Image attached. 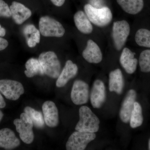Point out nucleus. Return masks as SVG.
I'll return each instance as SVG.
<instances>
[{"label":"nucleus","instance_id":"1","mask_svg":"<svg viewBox=\"0 0 150 150\" xmlns=\"http://www.w3.org/2000/svg\"><path fill=\"white\" fill-rule=\"evenodd\" d=\"M79 121L75 127L76 131L92 133L98 131L100 121L89 108L81 106L79 110Z\"/></svg>","mask_w":150,"mask_h":150},{"label":"nucleus","instance_id":"2","mask_svg":"<svg viewBox=\"0 0 150 150\" xmlns=\"http://www.w3.org/2000/svg\"><path fill=\"white\" fill-rule=\"evenodd\" d=\"M84 9L91 23L98 27L107 26L112 21V12L107 7L98 8L90 4H87L84 6Z\"/></svg>","mask_w":150,"mask_h":150},{"label":"nucleus","instance_id":"3","mask_svg":"<svg viewBox=\"0 0 150 150\" xmlns=\"http://www.w3.org/2000/svg\"><path fill=\"white\" fill-rule=\"evenodd\" d=\"M38 60L43 68L44 74L53 79H57L61 71V64L55 52L49 51L41 53Z\"/></svg>","mask_w":150,"mask_h":150},{"label":"nucleus","instance_id":"4","mask_svg":"<svg viewBox=\"0 0 150 150\" xmlns=\"http://www.w3.org/2000/svg\"><path fill=\"white\" fill-rule=\"evenodd\" d=\"M39 29L40 34L45 37H62L65 33V28L61 23L48 16L40 18Z\"/></svg>","mask_w":150,"mask_h":150},{"label":"nucleus","instance_id":"5","mask_svg":"<svg viewBox=\"0 0 150 150\" xmlns=\"http://www.w3.org/2000/svg\"><path fill=\"white\" fill-rule=\"evenodd\" d=\"M13 123L22 141L27 144H31L34 140L33 124L29 116L25 112L22 113L20 118L15 119Z\"/></svg>","mask_w":150,"mask_h":150},{"label":"nucleus","instance_id":"6","mask_svg":"<svg viewBox=\"0 0 150 150\" xmlns=\"http://www.w3.org/2000/svg\"><path fill=\"white\" fill-rule=\"evenodd\" d=\"M130 26L126 20L114 22L112 25V36L115 49L120 51L123 48L130 33Z\"/></svg>","mask_w":150,"mask_h":150},{"label":"nucleus","instance_id":"7","mask_svg":"<svg viewBox=\"0 0 150 150\" xmlns=\"http://www.w3.org/2000/svg\"><path fill=\"white\" fill-rule=\"evenodd\" d=\"M96 138L95 133L77 131L70 136L66 144L67 150H83Z\"/></svg>","mask_w":150,"mask_h":150},{"label":"nucleus","instance_id":"8","mask_svg":"<svg viewBox=\"0 0 150 150\" xmlns=\"http://www.w3.org/2000/svg\"><path fill=\"white\" fill-rule=\"evenodd\" d=\"M0 92L7 99L16 100L24 93L23 86L17 81L8 79L0 80Z\"/></svg>","mask_w":150,"mask_h":150},{"label":"nucleus","instance_id":"9","mask_svg":"<svg viewBox=\"0 0 150 150\" xmlns=\"http://www.w3.org/2000/svg\"><path fill=\"white\" fill-rule=\"evenodd\" d=\"M71 97L73 103L76 105L86 103L89 98L88 85L81 80L75 81L72 88Z\"/></svg>","mask_w":150,"mask_h":150},{"label":"nucleus","instance_id":"10","mask_svg":"<svg viewBox=\"0 0 150 150\" xmlns=\"http://www.w3.org/2000/svg\"><path fill=\"white\" fill-rule=\"evenodd\" d=\"M136 98L137 93L134 90H130L126 94L119 112L120 119L123 123H127L130 121Z\"/></svg>","mask_w":150,"mask_h":150},{"label":"nucleus","instance_id":"11","mask_svg":"<svg viewBox=\"0 0 150 150\" xmlns=\"http://www.w3.org/2000/svg\"><path fill=\"white\" fill-rule=\"evenodd\" d=\"M105 86L100 80H96L93 85L90 95L91 102L94 108H99L102 106L106 100Z\"/></svg>","mask_w":150,"mask_h":150},{"label":"nucleus","instance_id":"12","mask_svg":"<svg viewBox=\"0 0 150 150\" xmlns=\"http://www.w3.org/2000/svg\"><path fill=\"white\" fill-rule=\"evenodd\" d=\"M43 117L46 125L48 127L54 128L59 123V115L58 108L54 102L46 101L42 105Z\"/></svg>","mask_w":150,"mask_h":150},{"label":"nucleus","instance_id":"13","mask_svg":"<svg viewBox=\"0 0 150 150\" xmlns=\"http://www.w3.org/2000/svg\"><path fill=\"white\" fill-rule=\"evenodd\" d=\"M83 57L86 61L92 64H98L103 59V54L100 48L95 41L89 39L83 51Z\"/></svg>","mask_w":150,"mask_h":150},{"label":"nucleus","instance_id":"14","mask_svg":"<svg viewBox=\"0 0 150 150\" xmlns=\"http://www.w3.org/2000/svg\"><path fill=\"white\" fill-rule=\"evenodd\" d=\"M10 8L14 21L18 25L22 24L32 15L31 11L20 3L13 2Z\"/></svg>","mask_w":150,"mask_h":150},{"label":"nucleus","instance_id":"15","mask_svg":"<svg viewBox=\"0 0 150 150\" xmlns=\"http://www.w3.org/2000/svg\"><path fill=\"white\" fill-rule=\"evenodd\" d=\"M20 145V141L13 131L8 128L0 130V148L12 150Z\"/></svg>","mask_w":150,"mask_h":150},{"label":"nucleus","instance_id":"16","mask_svg":"<svg viewBox=\"0 0 150 150\" xmlns=\"http://www.w3.org/2000/svg\"><path fill=\"white\" fill-rule=\"evenodd\" d=\"M78 67L71 60L66 62L64 69L57 78L56 86L58 88L64 86L71 79L74 77L77 74Z\"/></svg>","mask_w":150,"mask_h":150},{"label":"nucleus","instance_id":"17","mask_svg":"<svg viewBox=\"0 0 150 150\" xmlns=\"http://www.w3.org/2000/svg\"><path fill=\"white\" fill-rule=\"evenodd\" d=\"M120 63L126 72L131 74L137 70L138 61L135 58V54L129 48H125L120 56Z\"/></svg>","mask_w":150,"mask_h":150},{"label":"nucleus","instance_id":"18","mask_svg":"<svg viewBox=\"0 0 150 150\" xmlns=\"http://www.w3.org/2000/svg\"><path fill=\"white\" fill-rule=\"evenodd\" d=\"M124 86L123 74L120 69H116L110 72L109 75V90L121 94Z\"/></svg>","mask_w":150,"mask_h":150},{"label":"nucleus","instance_id":"19","mask_svg":"<svg viewBox=\"0 0 150 150\" xmlns=\"http://www.w3.org/2000/svg\"><path fill=\"white\" fill-rule=\"evenodd\" d=\"M74 19L76 27L80 32L85 34H90L92 32V25L85 13L78 11L75 14Z\"/></svg>","mask_w":150,"mask_h":150},{"label":"nucleus","instance_id":"20","mask_svg":"<svg viewBox=\"0 0 150 150\" xmlns=\"http://www.w3.org/2000/svg\"><path fill=\"white\" fill-rule=\"evenodd\" d=\"M121 8L126 13L136 15L144 8V0H116Z\"/></svg>","mask_w":150,"mask_h":150},{"label":"nucleus","instance_id":"21","mask_svg":"<svg viewBox=\"0 0 150 150\" xmlns=\"http://www.w3.org/2000/svg\"><path fill=\"white\" fill-rule=\"evenodd\" d=\"M26 70L25 71V76L28 78H32L36 75H44L43 68L38 59L30 58L25 64Z\"/></svg>","mask_w":150,"mask_h":150},{"label":"nucleus","instance_id":"22","mask_svg":"<svg viewBox=\"0 0 150 150\" xmlns=\"http://www.w3.org/2000/svg\"><path fill=\"white\" fill-rule=\"evenodd\" d=\"M24 112L29 116L33 125L38 129H42L45 125L44 117L40 111H37L30 106L25 108Z\"/></svg>","mask_w":150,"mask_h":150},{"label":"nucleus","instance_id":"23","mask_svg":"<svg viewBox=\"0 0 150 150\" xmlns=\"http://www.w3.org/2000/svg\"><path fill=\"white\" fill-rule=\"evenodd\" d=\"M143 120L142 106L139 103L135 102L129 121L130 126L133 129L139 127L143 123Z\"/></svg>","mask_w":150,"mask_h":150},{"label":"nucleus","instance_id":"24","mask_svg":"<svg viewBox=\"0 0 150 150\" xmlns=\"http://www.w3.org/2000/svg\"><path fill=\"white\" fill-rule=\"evenodd\" d=\"M135 40L139 46L150 48V30L146 28L138 30L135 34Z\"/></svg>","mask_w":150,"mask_h":150},{"label":"nucleus","instance_id":"25","mask_svg":"<svg viewBox=\"0 0 150 150\" xmlns=\"http://www.w3.org/2000/svg\"><path fill=\"white\" fill-rule=\"evenodd\" d=\"M140 69L144 73L150 72V49L144 50L141 52L139 58Z\"/></svg>","mask_w":150,"mask_h":150},{"label":"nucleus","instance_id":"26","mask_svg":"<svg viewBox=\"0 0 150 150\" xmlns=\"http://www.w3.org/2000/svg\"><path fill=\"white\" fill-rule=\"evenodd\" d=\"M28 46L30 48H33L40 42V33L38 30L35 32L25 36Z\"/></svg>","mask_w":150,"mask_h":150},{"label":"nucleus","instance_id":"27","mask_svg":"<svg viewBox=\"0 0 150 150\" xmlns=\"http://www.w3.org/2000/svg\"><path fill=\"white\" fill-rule=\"evenodd\" d=\"M11 16L10 7L3 0H0V17H10Z\"/></svg>","mask_w":150,"mask_h":150},{"label":"nucleus","instance_id":"28","mask_svg":"<svg viewBox=\"0 0 150 150\" xmlns=\"http://www.w3.org/2000/svg\"><path fill=\"white\" fill-rule=\"evenodd\" d=\"M37 30V28L33 25H28L24 27V29L23 30V34L25 36H26L31 33L35 32Z\"/></svg>","mask_w":150,"mask_h":150},{"label":"nucleus","instance_id":"29","mask_svg":"<svg viewBox=\"0 0 150 150\" xmlns=\"http://www.w3.org/2000/svg\"><path fill=\"white\" fill-rule=\"evenodd\" d=\"M8 43L7 40L0 37V51L4 50L8 47Z\"/></svg>","mask_w":150,"mask_h":150},{"label":"nucleus","instance_id":"30","mask_svg":"<svg viewBox=\"0 0 150 150\" xmlns=\"http://www.w3.org/2000/svg\"><path fill=\"white\" fill-rule=\"evenodd\" d=\"M50 1L54 5L58 7L62 6L64 4L65 2V0H50Z\"/></svg>","mask_w":150,"mask_h":150},{"label":"nucleus","instance_id":"31","mask_svg":"<svg viewBox=\"0 0 150 150\" xmlns=\"http://www.w3.org/2000/svg\"><path fill=\"white\" fill-rule=\"evenodd\" d=\"M6 106V103L2 96L0 93V108H4Z\"/></svg>","mask_w":150,"mask_h":150},{"label":"nucleus","instance_id":"32","mask_svg":"<svg viewBox=\"0 0 150 150\" xmlns=\"http://www.w3.org/2000/svg\"><path fill=\"white\" fill-rule=\"evenodd\" d=\"M6 34V29L0 25V37H4Z\"/></svg>","mask_w":150,"mask_h":150},{"label":"nucleus","instance_id":"33","mask_svg":"<svg viewBox=\"0 0 150 150\" xmlns=\"http://www.w3.org/2000/svg\"><path fill=\"white\" fill-rule=\"evenodd\" d=\"M3 116H4V114L0 110V122L2 120Z\"/></svg>","mask_w":150,"mask_h":150},{"label":"nucleus","instance_id":"34","mask_svg":"<svg viewBox=\"0 0 150 150\" xmlns=\"http://www.w3.org/2000/svg\"><path fill=\"white\" fill-rule=\"evenodd\" d=\"M149 150H150V139L149 142Z\"/></svg>","mask_w":150,"mask_h":150}]
</instances>
